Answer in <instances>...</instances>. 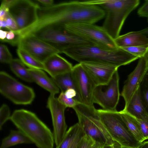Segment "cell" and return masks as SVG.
<instances>
[{"instance_id":"1","label":"cell","mask_w":148,"mask_h":148,"mask_svg":"<svg viewBox=\"0 0 148 148\" xmlns=\"http://www.w3.org/2000/svg\"><path fill=\"white\" fill-rule=\"evenodd\" d=\"M37 14V22L27 30L28 32L48 25L64 27L71 24H94L105 16L104 10L99 6L75 1L62 2L49 7L39 5Z\"/></svg>"},{"instance_id":"2","label":"cell","mask_w":148,"mask_h":148,"mask_svg":"<svg viewBox=\"0 0 148 148\" xmlns=\"http://www.w3.org/2000/svg\"><path fill=\"white\" fill-rule=\"evenodd\" d=\"M62 53L79 63H99L118 68L139 58L121 48H109L92 43L67 48Z\"/></svg>"},{"instance_id":"3","label":"cell","mask_w":148,"mask_h":148,"mask_svg":"<svg viewBox=\"0 0 148 148\" xmlns=\"http://www.w3.org/2000/svg\"><path fill=\"white\" fill-rule=\"evenodd\" d=\"M10 120L38 148H53V133L34 113L24 109L17 110Z\"/></svg>"},{"instance_id":"4","label":"cell","mask_w":148,"mask_h":148,"mask_svg":"<svg viewBox=\"0 0 148 148\" xmlns=\"http://www.w3.org/2000/svg\"><path fill=\"white\" fill-rule=\"evenodd\" d=\"M97 5L105 13L102 27L114 40L119 36L123 24L130 14L139 5V0H91L82 1Z\"/></svg>"},{"instance_id":"5","label":"cell","mask_w":148,"mask_h":148,"mask_svg":"<svg viewBox=\"0 0 148 148\" xmlns=\"http://www.w3.org/2000/svg\"><path fill=\"white\" fill-rule=\"evenodd\" d=\"M78 122L86 134L96 141L111 146L114 142L101 121L94 106H89L79 103L73 108Z\"/></svg>"},{"instance_id":"6","label":"cell","mask_w":148,"mask_h":148,"mask_svg":"<svg viewBox=\"0 0 148 148\" xmlns=\"http://www.w3.org/2000/svg\"><path fill=\"white\" fill-rule=\"evenodd\" d=\"M101 121L114 142L121 146L138 148V142L129 131L119 111L96 109Z\"/></svg>"},{"instance_id":"7","label":"cell","mask_w":148,"mask_h":148,"mask_svg":"<svg viewBox=\"0 0 148 148\" xmlns=\"http://www.w3.org/2000/svg\"><path fill=\"white\" fill-rule=\"evenodd\" d=\"M28 35H33L48 43L58 49L60 53H62L64 49L67 48L92 43L68 32L64 27L54 25L40 27L23 36Z\"/></svg>"},{"instance_id":"8","label":"cell","mask_w":148,"mask_h":148,"mask_svg":"<svg viewBox=\"0 0 148 148\" xmlns=\"http://www.w3.org/2000/svg\"><path fill=\"white\" fill-rule=\"evenodd\" d=\"M0 92L5 97L17 105L30 104L35 96L32 88L4 71L0 73Z\"/></svg>"},{"instance_id":"9","label":"cell","mask_w":148,"mask_h":148,"mask_svg":"<svg viewBox=\"0 0 148 148\" xmlns=\"http://www.w3.org/2000/svg\"><path fill=\"white\" fill-rule=\"evenodd\" d=\"M64 27L68 32L94 44L109 48L118 47L114 40L102 26L82 23L67 25Z\"/></svg>"},{"instance_id":"10","label":"cell","mask_w":148,"mask_h":148,"mask_svg":"<svg viewBox=\"0 0 148 148\" xmlns=\"http://www.w3.org/2000/svg\"><path fill=\"white\" fill-rule=\"evenodd\" d=\"M39 5L29 0H12L9 12L15 21L20 34L34 25L37 22Z\"/></svg>"},{"instance_id":"11","label":"cell","mask_w":148,"mask_h":148,"mask_svg":"<svg viewBox=\"0 0 148 148\" xmlns=\"http://www.w3.org/2000/svg\"><path fill=\"white\" fill-rule=\"evenodd\" d=\"M119 80L117 70L114 73L108 84L96 86L93 94V103L98 104L104 110L117 111L116 107L120 95Z\"/></svg>"},{"instance_id":"12","label":"cell","mask_w":148,"mask_h":148,"mask_svg":"<svg viewBox=\"0 0 148 148\" xmlns=\"http://www.w3.org/2000/svg\"><path fill=\"white\" fill-rule=\"evenodd\" d=\"M17 46L18 47L26 51L43 63L51 56L60 53L58 50L55 47L30 35L20 38Z\"/></svg>"},{"instance_id":"13","label":"cell","mask_w":148,"mask_h":148,"mask_svg":"<svg viewBox=\"0 0 148 148\" xmlns=\"http://www.w3.org/2000/svg\"><path fill=\"white\" fill-rule=\"evenodd\" d=\"M47 107L51 115L55 143L57 146L63 140L67 131L64 116L66 107L59 101L55 95L51 94L48 98Z\"/></svg>"},{"instance_id":"14","label":"cell","mask_w":148,"mask_h":148,"mask_svg":"<svg viewBox=\"0 0 148 148\" xmlns=\"http://www.w3.org/2000/svg\"><path fill=\"white\" fill-rule=\"evenodd\" d=\"M72 72L80 102L88 106H94L93 94L96 86L91 77L80 63L73 66Z\"/></svg>"},{"instance_id":"15","label":"cell","mask_w":148,"mask_h":148,"mask_svg":"<svg viewBox=\"0 0 148 148\" xmlns=\"http://www.w3.org/2000/svg\"><path fill=\"white\" fill-rule=\"evenodd\" d=\"M139 59L135 68L127 76L121 93L125 102L124 108L127 107L132 97L138 89L148 69L145 57H143Z\"/></svg>"},{"instance_id":"16","label":"cell","mask_w":148,"mask_h":148,"mask_svg":"<svg viewBox=\"0 0 148 148\" xmlns=\"http://www.w3.org/2000/svg\"><path fill=\"white\" fill-rule=\"evenodd\" d=\"M81 64L96 86L108 84L118 68L113 66L99 63Z\"/></svg>"},{"instance_id":"17","label":"cell","mask_w":148,"mask_h":148,"mask_svg":"<svg viewBox=\"0 0 148 148\" xmlns=\"http://www.w3.org/2000/svg\"><path fill=\"white\" fill-rule=\"evenodd\" d=\"M44 71L53 77L72 71V64L58 53L48 58L43 63Z\"/></svg>"},{"instance_id":"18","label":"cell","mask_w":148,"mask_h":148,"mask_svg":"<svg viewBox=\"0 0 148 148\" xmlns=\"http://www.w3.org/2000/svg\"><path fill=\"white\" fill-rule=\"evenodd\" d=\"M114 40L116 46L120 48L136 46L148 47V36L139 31L119 35Z\"/></svg>"},{"instance_id":"19","label":"cell","mask_w":148,"mask_h":148,"mask_svg":"<svg viewBox=\"0 0 148 148\" xmlns=\"http://www.w3.org/2000/svg\"><path fill=\"white\" fill-rule=\"evenodd\" d=\"M86 134L77 123L69 128L63 140L56 148H79L81 140Z\"/></svg>"},{"instance_id":"20","label":"cell","mask_w":148,"mask_h":148,"mask_svg":"<svg viewBox=\"0 0 148 148\" xmlns=\"http://www.w3.org/2000/svg\"><path fill=\"white\" fill-rule=\"evenodd\" d=\"M28 71L34 80L40 86L55 95L59 93L60 89L52 79L42 70L29 68Z\"/></svg>"},{"instance_id":"21","label":"cell","mask_w":148,"mask_h":148,"mask_svg":"<svg viewBox=\"0 0 148 148\" xmlns=\"http://www.w3.org/2000/svg\"><path fill=\"white\" fill-rule=\"evenodd\" d=\"M122 110L135 118L148 121V114L141 100L138 89L127 107Z\"/></svg>"},{"instance_id":"22","label":"cell","mask_w":148,"mask_h":148,"mask_svg":"<svg viewBox=\"0 0 148 148\" xmlns=\"http://www.w3.org/2000/svg\"><path fill=\"white\" fill-rule=\"evenodd\" d=\"M23 143H33L20 130H11L9 135L3 140L0 148H8L16 145Z\"/></svg>"},{"instance_id":"23","label":"cell","mask_w":148,"mask_h":148,"mask_svg":"<svg viewBox=\"0 0 148 148\" xmlns=\"http://www.w3.org/2000/svg\"><path fill=\"white\" fill-rule=\"evenodd\" d=\"M119 112L129 130L136 140L140 143L144 141L145 140L139 125L134 118L123 110Z\"/></svg>"},{"instance_id":"24","label":"cell","mask_w":148,"mask_h":148,"mask_svg":"<svg viewBox=\"0 0 148 148\" xmlns=\"http://www.w3.org/2000/svg\"><path fill=\"white\" fill-rule=\"evenodd\" d=\"M51 78L61 92H64L69 89L73 88L76 90L78 95L77 87L72 71Z\"/></svg>"},{"instance_id":"25","label":"cell","mask_w":148,"mask_h":148,"mask_svg":"<svg viewBox=\"0 0 148 148\" xmlns=\"http://www.w3.org/2000/svg\"><path fill=\"white\" fill-rule=\"evenodd\" d=\"M9 64L11 71L17 77L27 82H34L28 69L20 59H13Z\"/></svg>"},{"instance_id":"26","label":"cell","mask_w":148,"mask_h":148,"mask_svg":"<svg viewBox=\"0 0 148 148\" xmlns=\"http://www.w3.org/2000/svg\"><path fill=\"white\" fill-rule=\"evenodd\" d=\"M16 51L20 60L29 68L45 70L43 63L38 60L26 51L18 47Z\"/></svg>"},{"instance_id":"27","label":"cell","mask_w":148,"mask_h":148,"mask_svg":"<svg viewBox=\"0 0 148 148\" xmlns=\"http://www.w3.org/2000/svg\"><path fill=\"white\" fill-rule=\"evenodd\" d=\"M140 97L148 114V69L138 88Z\"/></svg>"},{"instance_id":"28","label":"cell","mask_w":148,"mask_h":148,"mask_svg":"<svg viewBox=\"0 0 148 148\" xmlns=\"http://www.w3.org/2000/svg\"><path fill=\"white\" fill-rule=\"evenodd\" d=\"M148 47L136 46L121 48L131 54L139 58L144 57L148 51Z\"/></svg>"},{"instance_id":"29","label":"cell","mask_w":148,"mask_h":148,"mask_svg":"<svg viewBox=\"0 0 148 148\" xmlns=\"http://www.w3.org/2000/svg\"><path fill=\"white\" fill-rule=\"evenodd\" d=\"M13 59L12 56L7 47L4 44H1L0 45L1 62L9 64Z\"/></svg>"},{"instance_id":"30","label":"cell","mask_w":148,"mask_h":148,"mask_svg":"<svg viewBox=\"0 0 148 148\" xmlns=\"http://www.w3.org/2000/svg\"><path fill=\"white\" fill-rule=\"evenodd\" d=\"M58 99L59 101L66 108H73L79 102L75 98H69L65 96L64 92H61Z\"/></svg>"},{"instance_id":"31","label":"cell","mask_w":148,"mask_h":148,"mask_svg":"<svg viewBox=\"0 0 148 148\" xmlns=\"http://www.w3.org/2000/svg\"><path fill=\"white\" fill-rule=\"evenodd\" d=\"M10 110L8 106L5 104H3L0 109V129L1 130L3 124L8 120L11 116Z\"/></svg>"},{"instance_id":"32","label":"cell","mask_w":148,"mask_h":148,"mask_svg":"<svg viewBox=\"0 0 148 148\" xmlns=\"http://www.w3.org/2000/svg\"><path fill=\"white\" fill-rule=\"evenodd\" d=\"M96 142L90 136L86 134L82 139L79 148H92Z\"/></svg>"},{"instance_id":"33","label":"cell","mask_w":148,"mask_h":148,"mask_svg":"<svg viewBox=\"0 0 148 148\" xmlns=\"http://www.w3.org/2000/svg\"><path fill=\"white\" fill-rule=\"evenodd\" d=\"M6 23V28L10 31H12L17 34L18 32L17 24L13 17L8 12L5 18Z\"/></svg>"},{"instance_id":"34","label":"cell","mask_w":148,"mask_h":148,"mask_svg":"<svg viewBox=\"0 0 148 148\" xmlns=\"http://www.w3.org/2000/svg\"><path fill=\"white\" fill-rule=\"evenodd\" d=\"M134 118L139 125L145 140H148V121Z\"/></svg>"},{"instance_id":"35","label":"cell","mask_w":148,"mask_h":148,"mask_svg":"<svg viewBox=\"0 0 148 148\" xmlns=\"http://www.w3.org/2000/svg\"><path fill=\"white\" fill-rule=\"evenodd\" d=\"M139 16L148 18V0H146L143 5L140 8L137 12Z\"/></svg>"},{"instance_id":"36","label":"cell","mask_w":148,"mask_h":148,"mask_svg":"<svg viewBox=\"0 0 148 148\" xmlns=\"http://www.w3.org/2000/svg\"><path fill=\"white\" fill-rule=\"evenodd\" d=\"M64 92L67 97L69 98H75L80 102L78 96L77 92L75 89L73 88L69 89Z\"/></svg>"},{"instance_id":"37","label":"cell","mask_w":148,"mask_h":148,"mask_svg":"<svg viewBox=\"0 0 148 148\" xmlns=\"http://www.w3.org/2000/svg\"><path fill=\"white\" fill-rule=\"evenodd\" d=\"M36 1L45 7H50L53 5L54 1L53 0H37Z\"/></svg>"},{"instance_id":"38","label":"cell","mask_w":148,"mask_h":148,"mask_svg":"<svg viewBox=\"0 0 148 148\" xmlns=\"http://www.w3.org/2000/svg\"><path fill=\"white\" fill-rule=\"evenodd\" d=\"M106 145L102 143L96 141L92 148H106Z\"/></svg>"},{"instance_id":"39","label":"cell","mask_w":148,"mask_h":148,"mask_svg":"<svg viewBox=\"0 0 148 148\" xmlns=\"http://www.w3.org/2000/svg\"><path fill=\"white\" fill-rule=\"evenodd\" d=\"M8 32V31L0 29V39L1 41H2L5 38Z\"/></svg>"},{"instance_id":"40","label":"cell","mask_w":148,"mask_h":148,"mask_svg":"<svg viewBox=\"0 0 148 148\" xmlns=\"http://www.w3.org/2000/svg\"><path fill=\"white\" fill-rule=\"evenodd\" d=\"M106 148H131L129 147H124L121 146L120 145L116 142L111 146L106 147Z\"/></svg>"},{"instance_id":"41","label":"cell","mask_w":148,"mask_h":148,"mask_svg":"<svg viewBox=\"0 0 148 148\" xmlns=\"http://www.w3.org/2000/svg\"><path fill=\"white\" fill-rule=\"evenodd\" d=\"M138 148H148V141L141 143Z\"/></svg>"},{"instance_id":"42","label":"cell","mask_w":148,"mask_h":148,"mask_svg":"<svg viewBox=\"0 0 148 148\" xmlns=\"http://www.w3.org/2000/svg\"><path fill=\"white\" fill-rule=\"evenodd\" d=\"M6 28V23L5 19L3 20H0V28Z\"/></svg>"},{"instance_id":"43","label":"cell","mask_w":148,"mask_h":148,"mask_svg":"<svg viewBox=\"0 0 148 148\" xmlns=\"http://www.w3.org/2000/svg\"><path fill=\"white\" fill-rule=\"evenodd\" d=\"M139 31L141 33L148 36V27Z\"/></svg>"},{"instance_id":"44","label":"cell","mask_w":148,"mask_h":148,"mask_svg":"<svg viewBox=\"0 0 148 148\" xmlns=\"http://www.w3.org/2000/svg\"><path fill=\"white\" fill-rule=\"evenodd\" d=\"M144 57H145L147 61V67L148 69V52L147 53Z\"/></svg>"},{"instance_id":"45","label":"cell","mask_w":148,"mask_h":148,"mask_svg":"<svg viewBox=\"0 0 148 148\" xmlns=\"http://www.w3.org/2000/svg\"><path fill=\"white\" fill-rule=\"evenodd\" d=\"M147 18V21H148V18Z\"/></svg>"},{"instance_id":"46","label":"cell","mask_w":148,"mask_h":148,"mask_svg":"<svg viewBox=\"0 0 148 148\" xmlns=\"http://www.w3.org/2000/svg\"><path fill=\"white\" fill-rule=\"evenodd\" d=\"M148 52V51L147 53Z\"/></svg>"}]
</instances>
